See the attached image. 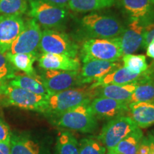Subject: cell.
<instances>
[{"mask_svg": "<svg viewBox=\"0 0 154 154\" xmlns=\"http://www.w3.org/2000/svg\"><path fill=\"white\" fill-rule=\"evenodd\" d=\"M126 24L112 13L96 11L74 18L71 36L77 43L94 38L118 37Z\"/></svg>", "mask_w": 154, "mask_h": 154, "instance_id": "1", "label": "cell"}, {"mask_svg": "<svg viewBox=\"0 0 154 154\" xmlns=\"http://www.w3.org/2000/svg\"><path fill=\"white\" fill-rule=\"evenodd\" d=\"M91 101L84 102L49 120L51 124L59 128L82 134L94 133L97 129L98 121L90 108Z\"/></svg>", "mask_w": 154, "mask_h": 154, "instance_id": "2", "label": "cell"}, {"mask_svg": "<svg viewBox=\"0 0 154 154\" xmlns=\"http://www.w3.org/2000/svg\"><path fill=\"white\" fill-rule=\"evenodd\" d=\"M47 97L9 84L0 86V103L4 106H12L44 114L47 109Z\"/></svg>", "mask_w": 154, "mask_h": 154, "instance_id": "3", "label": "cell"}, {"mask_svg": "<svg viewBox=\"0 0 154 154\" xmlns=\"http://www.w3.org/2000/svg\"><path fill=\"white\" fill-rule=\"evenodd\" d=\"M69 10L42 0H29V15L45 29L63 30L70 19Z\"/></svg>", "mask_w": 154, "mask_h": 154, "instance_id": "4", "label": "cell"}, {"mask_svg": "<svg viewBox=\"0 0 154 154\" xmlns=\"http://www.w3.org/2000/svg\"><path fill=\"white\" fill-rule=\"evenodd\" d=\"M93 98L91 89L84 86L50 94L47 97V109L44 113L48 118L61 114Z\"/></svg>", "mask_w": 154, "mask_h": 154, "instance_id": "5", "label": "cell"}, {"mask_svg": "<svg viewBox=\"0 0 154 154\" xmlns=\"http://www.w3.org/2000/svg\"><path fill=\"white\" fill-rule=\"evenodd\" d=\"M79 54L83 63L91 60L118 61L123 57L120 38L86 40L82 42Z\"/></svg>", "mask_w": 154, "mask_h": 154, "instance_id": "6", "label": "cell"}, {"mask_svg": "<svg viewBox=\"0 0 154 154\" xmlns=\"http://www.w3.org/2000/svg\"><path fill=\"white\" fill-rule=\"evenodd\" d=\"M50 136L40 132L24 131L11 134V154H52Z\"/></svg>", "mask_w": 154, "mask_h": 154, "instance_id": "7", "label": "cell"}, {"mask_svg": "<svg viewBox=\"0 0 154 154\" xmlns=\"http://www.w3.org/2000/svg\"><path fill=\"white\" fill-rule=\"evenodd\" d=\"M38 49L42 53L77 57L80 48L71 35L63 30L44 29L42 31Z\"/></svg>", "mask_w": 154, "mask_h": 154, "instance_id": "8", "label": "cell"}, {"mask_svg": "<svg viewBox=\"0 0 154 154\" xmlns=\"http://www.w3.org/2000/svg\"><path fill=\"white\" fill-rule=\"evenodd\" d=\"M136 128V125L129 117L122 116L108 121L97 139L103 144L106 149L111 150Z\"/></svg>", "mask_w": 154, "mask_h": 154, "instance_id": "9", "label": "cell"}, {"mask_svg": "<svg viewBox=\"0 0 154 154\" xmlns=\"http://www.w3.org/2000/svg\"><path fill=\"white\" fill-rule=\"evenodd\" d=\"M79 71L42 69L39 76L50 94L84 86L81 81Z\"/></svg>", "mask_w": 154, "mask_h": 154, "instance_id": "10", "label": "cell"}, {"mask_svg": "<svg viewBox=\"0 0 154 154\" xmlns=\"http://www.w3.org/2000/svg\"><path fill=\"white\" fill-rule=\"evenodd\" d=\"M128 21H135L143 27L154 24V0H115Z\"/></svg>", "mask_w": 154, "mask_h": 154, "instance_id": "11", "label": "cell"}, {"mask_svg": "<svg viewBox=\"0 0 154 154\" xmlns=\"http://www.w3.org/2000/svg\"><path fill=\"white\" fill-rule=\"evenodd\" d=\"M42 31L34 19L24 22V26L18 37L13 42L8 52L11 54L36 52L38 49Z\"/></svg>", "mask_w": 154, "mask_h": 154, "instance_id": "12", "label": "cell"}, {"mask_svg": "<svg viewBox=\"0 0 154 154\" xmlns=\"http://www.w3.org/2000/svg\"><path fill=\"white\" fill-rule=\"evenodd\" d=\"M90 108L96 119H111L128 114L127 102L104 97H96L90 102Z\"/></svg>", "mask_w": 154, "mask_h": 154, "instance_id": "13", "label": "cell"}, {"mask_svg": "<svg viewBox=\"0 0 154 154\" xmlns=\"http://www.w3.org/2000/svg\"><path fill=\"white\" fill-rule=\"evenodd\" d=\"M22 16L0 15V51L8 52L24 26Z\"/></svg>", "mask_w": 154, "mask_h": 154, "instance_id": "14", "label": "cell"}, {"mask_svg": "<svg viewBox=\"0 0 154 154\" xmlns=\"http://www.w3.org/2000/svg\"><path fill=\"white\" fill-rule=\"evenodd\" d=\"M80 73V78L83 85L95 83L109 73L121 67L117 61L91 60L83 63Z\"/></svg>", "mask_w": 154, "mask_h": 154, "instance_id": "15", "label": "cell"}, {"mask_svg": "<svg viewBox=\"0 0 154 154\" xmlns=\"http://www.w3.org/2000/svg\"><path fill=\"white\" fill-rule=\"evenodd\" d=\"M145 27L135 21H128L124 31L119 36L123 56L133 54L141 49Z\"/></svg>", "mask_w": 154, "mask_h": 154, "instance_id": "16", "label": "cell"}, {"mask_svg": "<svg viewBox=\"0 0 154 154\" xmlns=\"http://www.w3.org/2000/svg\"><path fill=\"white\" fill-rule=\"evenodd\" d=\"M38 65L42 69L61 71H79L81 63L79 58L66 55L42 53L38 56Z\"/></svg>", "mask_w": 154, "mask_h": 154, "instance_id": "17", "label": "cell"}, {"mask_svg": "<svg viewBox=\"0 0 154 154\" xmlns=\"http://www.w3.org/2000/svg\"><path fill=\"white\" fill-rule=\"evenodd\" d=\"M128 116L136 126L146 128L154 125V101H144L128 105Z\"/></svg>", "mask_w": 154, "mask_h": 154, "instance_id": "18", "label": "cell"}, {"mask_svg": "<svg viewBox=\"0 0 154 154\" xmlns=\"http://www.w3.org/2000/svg\"><path fill=\"white\" fill-rule=\"evenodd\" d=\"M138 82H135L125 85H104L91 89L93 97H104L116 101L128 103L131 94L138 86ZM91 89V88H90Z\"/></svg>", "mask_w": 154, "mask_h": 154, "instance_id": "19", "label": "cell"}, {"mask_svg": "<svg viewBox=\"0 0 154 154\" xmlns=\"http://www.w3.org/2000/svg\"><path fill=\"white\" fill-rule=\"evenodd\" d=\"M146 71L140 74H136L130 72L125 67L121 66L106 75L96 82L91 84L89 88L94 89L100 86L104 85H125L142 80L146 76Z\"/></svg>", "mask_w": 154, "mask_h": 154, "instance_id": "20", "label": "cell"}, {"mask_svg": "<svg viewBox=\"0 0 154 154\" xmlns=\"http://www.w3.org/2000/svg\"><path fill=\"white\" fill-rule=\"evenodd\" d=\"M144 101H154V69H148L146 76L139 81L131 94L128 104Z\"/></svg>", "mask_w": 154, "mask_h": 154, "instance_id": "21", "label": "cell"}, {"mask_svg": "<svg viewBox=\"0 0 154 154\" xmlns=\"http://www.w3.org/2000/svg\"><path fill=\"white\" fill-rule=\"evenodd\" d=\"M7 84L11 86L24 88L32 93L39 95L49 96V94L42 82L41 77L36 74L34 76H29L24 73L20 74L17 72L15 76Z\"/></svg>", "mask_w": 154, "mask_h": 154, "instance_id": "22", "label": "cell"}, {"mask_svg": "<svg viewBox=\"0 0 154 154\" xmlns=\"http://www.w3.org/2000/svg\"><path fill=\"white\" fill-rule=\"evenodd\" d=\"M8 60L18 71H21L29 76H34L36 74L34 69V63L37 60L38 54L37 51L32 53H6Z\"/></svg>", "mask_w": 154, "mask_h": 154, "instance_id": "23", "label": "cell"}, {"mask_svg": "<svg viewBox=\"0 0 154 154\" xmlns=\"http://www.w3.org/2000/svg\"><path fill=\"white\" fill-rule=\"evenodd\" d=\"M115 5V0H69V9L77 13L103 10Z\"/></svg>", "mask_w": 154, "mask_h": 154, "instance_id": "24", "label": "cell"}, {"mask_svg": "<svg viewBox=\"0 0 154 154\" xmlns=\"http://www.w3.org/2000/svg\"><path fill=\"white\" fill-rule=\"evenodd\" d=\"M143 136V131L137 127L111 150L121 154H136Z\"/></svg>", "mask_w": 154, "mask_h": 154, "instance_id": "25", "label": "cell"}, {"mask_svg": "<svg viewBox=\"0 0 154 154\" xmlns=\"http://www.w3.org/2000/svg\"><path fill=\"white\" fill-rule=\"evenodd\" d=\"M54 154H79V145L74 134L69 131H63L58 135Z\"/></svg>", "mask_w": 154, "mask_h": 154, "instance_id": "26", "label": "cell"}, {"mask_svg": "<svg viewBox=\"0 0 154 154\" xmlns=\"http://www.w3.org/2000/svg\"><path fill=\"white\" fill-rule=\"evenodd\" d=\"M124 67L130 72L140 74L149 68L146 56L143 54H126L122 57Z\"/></svg>", "mask_w": 154, "mask_h": 154, "instance_id": "27", "label": "cell"}, {"mask_svg": "<svg viewBox=\"0 0 154 154\" xmlns=\"http://www.w3.org/2000/svg\"><path fill=\"white\" fill-rule=\"evenodd\" d=\"M28 10L26 0H0V14L2 15L22 16Z\"/></svg>", "mask_w": 154, "mask_h": 154, "instance_id": "28", "label": "cell"}, {"mask_svg": "<svg viewBox=\"0 0 154 154\" xmlns=\"http://www.w3.org/2000/svg\"><path fill=\"white\" fill-rule=\"evenodd\" d=\"M79 154H106V149L99 140L84 138L80 140Z\"/></svg>", "mask_w": 154, "mask_h": 154, "instance_id": "29", "label": "cell"}, {"mask_svg": "<svg viewBox=\"0 0 154 154\" xmlns=\"http://www.w3.org/2000/svg\"><path fill=\"white\" fill-rule=\"evenodd\" d=\"M18 70L8 60L6 53L0 51V86L12 79Z\"/></svg>", "mask_w": 154, "mask_h": 154, "instance_id": "30", "label": "cell"}, {"mask_svg": "<svg viewBox=\"0 0 154 154\" xmlns=\"http://www.w3.org/2000/svg\"><path fill=\"white\" fill-rule=\"evenodd\" d=\"M11 134L9 125L0 118V141L10 142Z\"/></svg>", "mask_w": 154, "mask_h": 154, "instance_id": "31", "label": "cell"}, {"mask_svg": "<svg viewBox=\"0 0 154 154\" xmlns=\"http://www.w3.org/2000/svg\"><path fill=\"white\" fill-rule=\"evenodd\" d=\"M154 42V24L150 25L145 28V34L142 44V49L146 48L151 42Z\"/></svg>", "mask_w": 154, "mask_h": 154, "instance_id": "32", "label": "cell"}, {"mask_svg": "<svg viewBox=\"0 0 154 154\" xmlns=\"http://www.w3.org/2000/svg\"><path fill=\"white\" fill-rule=\"evenodd\" d=\"M136 154H151V148L147 136H143L142 138Z\"/></svg>", "mask_w": 154, "mask_h": 154, "instance_id": "33", "label": "cell"}, {"mask_svg": "<svg viewBox=\"0 0 154 154\" xmlns=\"http://www.w3.org/2000/svg\"><path fill=\"white\" fill-rule=\"evenodd\" d=\"M42 1L50 3L51 5L58 6V7H64V8L69 9V0H42Z\"/></svg>", "mask_w": 154, "mask_h": 154, "instance_id": "34", "label": "cell"}, {"mask_svg": "<svg viewBox=\"0 0 154 154\" xmlns=\"http://www.w3.org/2000/svg\"><path fill=\"white\" fill-rule=\"evenodd\" d=\"M0 154H11L10 142L0 141Z\"/></svg>", "mask_w": 154, "mask_h": 154, "instance_id": "35", "label": "cell"}, {"mask_svg": "<svg viewBox=\"0 0 154 154\" xmlns=\"http://www.w3.org/2000/svg\"><path fill=\"white\" fill-rule=\"evenodd\" d=\"M146 54L154 60V42H151L146 47Z\"/></svg>", "mask_w": 154, "mask_h": 154, "instance_id": "36", "label": "cell"}, {"mask_svg": "<svg viewBox=\"0 0 154 154\" xmlns=\"http://www.w3.org/2000/svg\"><path fill=\"white\" fill-rule=\"evenodd\" d=\"M147 138L149 139L150 148H151V154H154V136L151 134V132H149Z\"/></svg>", "mask_w": 154, "mask_h": 154, "instance_id": "37", "label": "cell"}, {"mask_svg": "<svg viewBox=\"0 0 154 154\" xmlns=\"http://www.w3.org/2000/svg\"><path fill=\"white\" fill-rule=\"evenodd\" d=\"M107 154H121V153H117V152L114 151L113 150H109V151H108Z\"/></svg>", "mask_w": 154, "mask_h": 154, "instance_id": "38", "label": "cell"}, {"mask_svg": "<svg viewBox=\"0 0 154 154\" xmlns=\"http://www.w3.org/2000/svg\"><path fill=\"white\" fill-rule=\"evenodd\" d=\"M151 134H153V136H154V129L153 130V131H151Z\"/></svg>", "mask_w": 154, "mask_h": 154, "instance_id": "39", "label": "cell"}]
</instances>
